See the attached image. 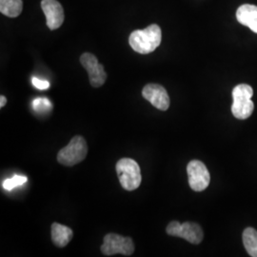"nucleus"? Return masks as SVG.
I'll use <instances>...</instances> for the list:
<instances>
[{
	"instance_id": "nucleus-1",
	"label": "nucleus",
	"mask_w": 257,
	"mask_h": 257,
	"mask_svg": "<svg viewBox=\"0 0 257 257\" xmlns=\"http://www.w3.org/2000/svg\"><path fill=\"white\" fill-rule=\"evenodd\" d=\"M161 39V29L158 25L153 24L144 30L134 31L128 37V43L132 49L138 54L148 55L160 45Z\"/></svg>"
},
{
	"instance_id": "nucleus-2",
	"label": "nucleus",
	"mask_w": 257,
	"mask_h": 257,
	"mask_svg": "<svg viewBox=\"0 0 257 257\" xmlns=\"http://www.w3.org/2000/svg\"><path fill=\"white\" fill-rule=\"evenodd\" d=\"M253 95L252 88L247 84H239L232 90L233 103L231 112L238 119H247L254 110V104L251 101Z\"/></svg>"
},
{
	"instance_id": "nucleus-3",
	"label": "nucleus",
	"mask_w": 257,
	"mask_h": 257,
	"mask_svg": "<svg viewBox=\"0 0 257 257\" xmlns=\"http://www.w3.org/2000/svg\"><path fill=\"white\" fill-rule=\"evenodd\" d=\"M116 173L121 186L126 191H135L142 181L140 167L131 158H122L116 163Z\"/></svg>"
},
{
	"instance_id": "nucleus-4",
	"label": "nucleus",
	"mask_w": 257,
	"mask_h": 257,
	"mask_svg": "<svg viewBox=\"0 0 257 257\" xmlns=\"http://www.w3.org/2000/svg\"><path fill=\"white\" fill-rule=\"evenodd\" d=\"M88 155L86 140L80 137H74L71 142L61 149L57 154V161L62 165L72 167L83 161Z\"/></svg>"
},
{
	"instance_id": "nucleus-5",
	"label": "nucleus",
	"mask_w": 257,
	"mask_h": 257,
	"mask_svg": "<svg viewBox=\"0 0 257 257\" xmlns=\"http://www.w3.org/2000/svg\"><path fill=\"white\" fill-rule=\"evenodd\" d=\"M101 251L104 255L107 256L118 253L130 256L135 251L134 241L131 237H125L116 233H109L104 237Z\"/></svg>"
},
{
	"instance_id": "nucleus-6",
	"label": "nucleus",
	"mask_w": 257,
	"mask_h": 257,
	"mask_svg": "<svg viewBox=\"0 0 257 257\" xmlns=\"http://www.w3.org/2000/svg\"><path fill=\"white\" fill-rule=\"evenodd\" d=\"M166 231L169 235L185 239L195 245L201 243L204 236L202 228L198 224L192 222H185L183 224H180L177 221H172L168 225Z\"/></svg>"
},
{
	"instance_id": "nucleus-7",
	"label": "nucleus",
	"mask_w": 257,
	"mask_h": 257,
	"mask_svg": "<svg viewBox=\"0 0 257 257\" xmlns=\"http://www.w3.org/2000/svg\"><path fill=\"white\" fill-rule=\"evenodd\" d=\"M190 187L194 192H202L209 186L211 175L205 164L199 160H192L187 166Z\"/></svg>"
},
{
	"instance_id": "nucleus-8",
	"label": "nucleus",
	"mask_w": 257,
	"mask_h": 257,
	"mask_svg": "<svg viewBox=\"0 0 257 257\" xmlns=\"http://www.w3.org/2000/svg\"><path fill=\"white\" fill-rule=\"evenodd\" d=\"M80 63L89 74V79L92 87L99 88L103 86L107 79V74L97 58L90 53H85L80 56Z\"/></svg>"
},
{
	"instance_id": "nucleus-9",
	"label": "nucleus",
	"mask_w": 257,
	"mask_h": 257,
	"mask_svg": "<svg viewBox=\"0 0 257 257\" xmlns=\"http://www.w3.org/2000/svg\"><path fill=\"white\" fill-rule=\"evenodd\" d=\"M143 97L160 110H167L170 107V97L165 88L158 84H148L142 91Z\"/></svg>"
},
{
	"instance_id": "nucleus-10",
	"label": "nucleus",
	"mask_w": 257,
	"mask_h": 257,
	"mask_svg": "<svg viewBox=\"0 0 257 257\" xmlns=\"http://www.w3.org/2000/svg\"><path fill=\"white\" fill-rule=\"evenodd\" d=\"M41 8L45 14L47 26L50 30H56L63 24L64 11L57 0H42Z\"/></svg>"
},
{
	"instance_id": "nucleus-11",
	"label": "nucleus",
	"mask_w": 257,
	"mask_h": 257,
	"mask_svg": "<svg viewBox=\"0 0 257 257\" xmlns=\"http://www.w3.org/2000/svg\"><path fill=\"white\" fill-rule=\"evenodd\" d=\"M236 19L240 24L247 26L257 34V6L251 4L240 6L236 12Z\"/></svg>"
},
{
	"instance_id": "nucleus-12",
	"label": "nucleus",
	"mask_w": 257,
	"mask_h": 257,
	"mask_svg": "<svg viewBox=\"0 0 257 257\" xmlns=\"http://www.w3.org/2000/svg\"><path fill=\"white\" fill-rule=\"evenodd\" d=\"M74 232L69 227L59 223L52 225V240L56 247L64 248L73 239Z\"/></svg>"
},
{
	"instance_id": "nucleus-13",
	"label": "nucleus",
	"mask_w": 257,
	"mask_h": 257,
	"mask_svg": "<svg viewBox=\"0 0 257 257\" xmlns=\"http://www.w3.org/2000/svg\"><path fill=\"white\" fill-rule=\"evenodd\" d=\"M22 9V0H0V12L8 18L19 17Z\"/></svg>"
},
{
	"instance_id": "nucleus-14",
	"label": "nucleus",
	"mask_w": 257,
	"mask_h": 257,
	"mask_svg": "<svg viewBox=\"0 0 257 257\" xmlns=\"http://www.w3.org/2000/svg\"><path fill=\"white\" fill-rule=\"evenodd\" d=\"M243 243L250 256L257 257V230L247 228L243 232Z\"/></svg>"
},
{
	"instance_id": "nucleus-15",
	"label": "nucleus",
	"mask_w": 257,
	"mask_h": 257,
	"mask_svg": "<svg viewBox=\"0 0 257 257\" xmlns=\"http://www.w3.org/2000/svg\"><path fill=\"white\" fill-rule=\"evenodd\" d=\"M28 181V178L26 176H20V175H16L13 178H8L6 180H4V182L2 183V186L5 190L7 191H12L13 189H15L18 186H21L23 184L26 183Z\"/></svg>"
},
{
	"instance_id": "nucleus-16",
	"label": "nucleus",
	"mask_w": 257,
	"mask_h": 257,
	"mask_svg": "<svg viewBox=\"0 0 257 257\" xmlns=\"http://www.w3.org/2000/svg\"><path fill=\"white\" fill-rule=\"evenodd\" d=\"M34 110L40 112V113H45L52 110V103L47 98H37L33 102Z\"/></svg>"
},
{
	"instance_id": "nucleus-17",
	"label": "nucleus",
	"mask_w": 257,
	"mask_h": 257,
	"mask_svg": "<svg viewBox=\"0 0 257 257\" xmlns=\"http://www.w3.org/2000/svg\"><path fill=\"white\" fill-rule=\"evenodd\" d=\"M33 84L36 88L39 89V90H47V89L50 88V82L49 81L41 80V79H38L37 77L33 78Z\"/></svg>"
},
{
	"instance_id": "nucleus-18",
	"label": "nucleus",
	"mask_w": 257,
	"mask_h": 257,
	"mask_svg": "<svg viewBox=\"0 0 257 257\" xmlns=\"http://www.w3.org/2000/svg\"><path fill=\"white\" fill-rule=\"evenodd\" d=\"M0 107L1 108H3L5 105H6V103H7V98L4 96V95H1L0 96Z\"/></svg>"
}]
</instances>
